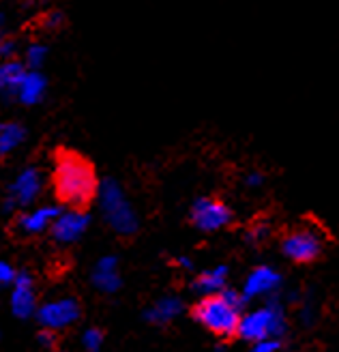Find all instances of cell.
Segmentation results:
<instances>
[{"label":"cell","mask_w":339,"mask_h":352,"mask_svg":"<svg viewBox=\"0 0 339 352\" xmlns=\"http://www.w3.org/2000/svg\"><path fill=\"white\" fill-rule=\"evenodd\" d=\"M189 221L195 230L204 234L221 232L234 221V210L232 206L219 198L212 196H200L195 198L189 206Z\"/></svg>","instance_id":"5"},{"label":"cell","mask_w":339,"mask_h":352,"mask_svg":"<svg viewBox=\"0 0 339 352\" xmlns=\"http://www.w3.org/2000/svg\"><path fill=\"white\" fill-rule=\"evenodd\" d=\"M247 301L243 298L241 290L226 288L219 294L200 296L198 303L191 307L193 320L204 331L219 340H230L239 336V324L245 314Z\"/></svg>","instance_id":"2"},{"label":"cell","mask_w":339,"mask_h":352,"mask_svg":"<svg viewBox=\"0 0 339 352\" xmlns=\"http://www.w3.org/2000/svg\"><path fill=\"white\" fill-rule=\"evenodd\" d=\"M61 204H45V206H37L32 210H22L15 217V228L20 230L24 236H39V234H50L52 226H54L56 217L63 213Z\"/></svg>","instance_id":"12"},{"label":"cell","mask_w":339,"mask_h":352,"mask_svg":"<svg viewBox=\"0 0 339 352\" xmlns=\"http://www.w3.org/2000/svg\"><path fill=\"white\" fill-rule=\"evenodd\" d=\"M264 183H266V174L264 172H260V170H249L245 176H243V185H245V189H260V187H264Z\"/></svg>","instance_id":"23"},{"label":"cell","mask_w":339,"mask_h":352,"mask_svg":"<svg viewBox=\"0 0 339 352\" xmlns=\"http://www.w3.org/2000/svg\"><path fill=\"white\" fill-rule=\"evenodd\" d=\"M37 344L43 350H56L58 348V333L50 329H39L37 333Z\"/></svg>","instance_id":"22"},{"label":"cell","mask_w":339,"mask_h":352,"mask_svg":"<svg viewBox=\"0 0 339 352\" xmlns=\"http://www.w3.org/2000/svg\"><path fill=\"white\" fill-rule=\"evenodd\" d=\"M269 239H271V223L269 221H256V223L249 226L247 232H245V241L252 243V245H260Z\"/></svg>","instance_id":"20"},{"label":"cell","mask_w":339,"mask_h":352,"mask_svg":"<svg viewBox=\"0 0 339 352\" xmlns=\"http://www.w3.org/2000/svg\"><path fill=\"white\" fill-rule=\"evenodd\" d=\"M43 189V174L39 168H26L17 174V179L9 187V196L3 202L5 213H15V210L30 206L41 196Z\"/></svg>","instance_id":"8"},{"label":"cell","mask_w":339,"mask_h":352,"mask_svg":"<svg viewBox=\"0 0 339 352\" xmlns=\"http://www.w3.org/2000/svg\"><path fill=\"white\" fill-rule=\"evenodd\" d=\"M281 284H283V277L275 267L260 264V267L249 271L247 277L243 279L241 294L247 303L254 301V298H271V296H277V292L281 290Z\"/></svg>","instance_id":"10"},{"label":"cell","mask_w":339,"mask_h":352,"mask_svg":"<svg viewBox=\"0 0 339 352\" xmlns=\"http://www.w3.org/2000/svg\"><path fill=\"white\" fill-rule=\"evenodd\" d=\"M325 252V236L316 228L300 226L281 239V254L294 264H311Z\"/></svg>","instance_id":"7"},{"label":"cell","mask_w":339,"mask_h":352,"mask_svg":"<svg viewBox=\"0 0 339 352\" xmlns=\"http://www.w3.org/2000/svg\"><path fill=\"white\" fill-rule=\"evenodd\" d=\"M0 340H3V333H0Z\"/></svg>","instance_id":"26"},{"label":"cell","mask_w":339,"mask_h":352,"mask_svg":"<svg viewBox=\"0 0 339 352\" xmlns=\"http://www.w3.org/2000/svg\"><path fill=\"white\" fill-rule=\"evenodd\" d=\"M0 129H3V125H0Z\"/></svg>","instance_id":"27"},{"label":"cell","mask_w":339,"mask_h":352,"mask_svg":"<svg viewBox=\"0 0 339 352\" xmlns=\"http://www.w3.org/2000/svg\"><path fill=\"white\" fill-rule=\"evenodd\" d=\"M17 271L11 262H7V260H3L0 258V290H11L13 288V284H15V277H17Z\"/></svg>","instance_id":"21"},{"label":"cell","mask_w":339,"mask_h":352,"mask_svg":"<svg viewBox=\"0 0 339 352\" xmlns=\"http://www.w3.org/2000/svg\"><path fill=\"white\" fill-rule=\"evenodd\" d=\"M80 318H82V303L71 294L39 303V309L34 314V320H37L39 329H50L56 333L76 327Z\"/></svg>","instance_id":"6"},{"label":"cell","mask_w":339,"mask_h":352,"mask_svg":"<svg viewBox=\"0 0 339 352\" xmlns=\"http://www.w3.org/2000/svg\"><path fill=\"white\" fill-rule=\"evenodd\" d=\"M26 76L28 74L20 63H7L0 67V88H22Z\"/></svg>","instance_id":"17"},{"label":"cell","mask_w":339,"mask_h":352,"mask_svg":"<svg viewBox=\"0 0 339 352\" xmlns=\"http://www.w3.org/2000/svg\"><path fill=\"white\" fill-rule=\"evenodd\" d=\"M228 279H230V269L226 267V264H219V267L206 269V271L195 275L191 288L198 296L219 294L228 288Z\"/></svg>","instance_id":"15"},{"label":"cell","mask_w":339,"mask_h":352,"mask_svg":"<svg viewBox=\"0 0 339 352\" xmlns=\"http://www.w3.org/2000/svg\"><path fill=\"white\" fill-rule=\"evenodd\" d=\"M178 264H181V267H185V269H191V260H189V258H185V256L178 258Z\"/></svg>","instance_id":"25"},{"label":"cell","mask_w":339,"mask_h":352,"mask_svg":"<svg viewBox=\"0 0 339 352\" xmlns=\"http://www.w3.org/2000/svg\"><path fill=\"white\" fill-rule=\"evenodd\" d=\"M80 344L84 352H101L105 344V333L99 327H86L80 336Z\"/></svg>","instance_id":"18"},{"label":"cell","mask_w":339,"mask_h":352,"mask_svg":"<svg viewBox=\"0 0 339 352\" xmlns=\"http://www.w3.org/2000/svg\"><path fill=\"white\" fill-rule=\"evenodd\" d=\"M26 138V131L24 127L20 125V122H7V125H3V129H0V157L9 155L13 148H17Z\"/></svg>","instance_id":"16"},{"label":"cell","mask_w":339,"mask_h":352,"mask_svg":"<svg viewBox=\"0 0 339 352\" xmlns=\"http://www.w3.org/2000/svg\"><path fill=\"white\" fill-rule=\"evenodd\" d=\"M97 206L101 219L105 226L118 236H133L140 230V215L129 200L124 187L114 179V176H105L101 179L99 193H97Z\"/></svg>","instance_id":"3"},{"label":"cell","mask_w":339,"mask_h":352,"mask_svg":"<svg viewBox=\"0 0 339 352\" xmlns=\"http://www.w3.org/2000/svg\"><path fill=\"white\" fill-rule=\"evenodd\" d=\"M101 179L93 162L74 148L54 151V168H52V189L61 206L65 208H88L99 193Z\"/></svg>","instance_id":"1"},{"label":"cell","mask_w":339,"mask_h":352,"mask_svg":"<svg viewBox=\"0 0 339 352\" xmlns=\"http://www.w3.org/2000/svg\"><path fill=\"white\" fill-rule=\"evenodd\" d=\"M283 346V340H262V342H254L249 352H279Z\"/></svg>","instance_id":"24"},{"label":"cell","mask_w":339,"mask_h":352,"mask_svg":"<svg viewBox=\"0 0 339 352\" xmlns=\"http://www.w3.org/2000/svg\"><path fill=\"white\" fill-rule=\"evenodd\" d=\"M183 311H185L183 298L176 294H166L162 298H157L151 307L144 309V320L155 327H166V324L174 322Z\"/></svg>","instance_id":"14"},{"label":"cell","mask_w":339,"mask_h":352,"mask_svg":"<svg viewBox=\"0 0 339 352\" xmlns=\"http://www.w3.org/2000/svg\"><path fill=\"white\" fill-rule=\"evenodd\" d=\"M288 333V316L277 296H271L264 305L243 314L239 324V338L243 342H262V340H283Z\"/></svg>","instance_id":"4"},{"label":"cell","mask_w":339,"mask_h":352,"mask_svg":"<svg viewBox=\"0 0 339 352\" xmlns=\"http://www.w3.org/2000/svg\"><path fill=\"white\" fill-rule=\"evenodd\" d=\"M93 217L88 213V208H63V213L52 226L50 236L58 245H74L88 232Z\"/></svg>","instance_id":"9"},{"label":"cell","mask_w":339,"mask_h":352,"mask_svg":"<svg viewBox=\"0 0 339 352\" xmlns=\"http://www.w3.org/2000/svg\"><path fill=\"white\" fill-rule=\"evenodd\" d=\"M91 284L101 294H116L122 288L120 260L114 254L101 256L91 271Z\"/></svg>","instance_id":"13"},{"label":"cell","mask_w":339,"mask_h":352,"mask_svg":"<svg viewBox=\"0 0 339 352\" xmlns=\"http://www.w3.org/2000/svg\"><path fill=\"white\" fill-rule=\"evenodd\" d=\"M11 314L17 320H30L39 309L37 301V288H34V277L28 271H20L15 277V284L11 288V298H9Z\"/></svg>","instance_id":"11"},{"label":"cell","mask_w":339,"mask_h":352,"mask_svg":"<svg viewBox=\"0 0 339 352\" xmlns=\"http://www.w3.org/2000/svg\"><path fill=\"white\" fill-rule=\"evenodd\" d=\"M43 91H45V80L39 74H28L20 88L24 101H37L43 95Z\"/></svg>","instance_id":"19"}]
</instances>
